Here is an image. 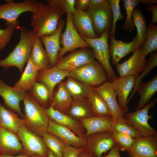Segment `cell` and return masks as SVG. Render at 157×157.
<instances>
[{
  "mask_svg": "<svg viewBox=\"0 0 157 157\" xmlns=\"http://www.w3.org/2000/svg\"><path fill=\"white\" fill-rule=\"evenodd\" d=\"M71 18L74 28L81 36L91 39L97 38L91 21L85 11L76 10L71 14Z\"/></svg>",
  "mask_w": 157,
  "mask_h": 157,
  "instance_id": "cell-25",
  "label": "cell"
},
{
  "mask_svg": "<svg viewBox=\"0 0 157 157\" xmlns=\"http://www.w3.org/2000/svg\"><path fill=\"white\" fill-rule=\"evenodd\" d=\"M110 4L112 13V24L111 33L115 35L116 25L117 21L119 20H124L125 17L121 13L120 8L119 0H108Z\"/></svg>",
  "mask_w": 157,
  "mask_h": 157,
  "instance_id": "cell-43",
  "label": "cell"
},
{
  "mask_svg": "<svg viewBox=\"0 0 157 157\" xmlns=\"http://www.w3.org/2000/svg\"><path fill=\"white\" fill-rule=\"evenodd\" d=\"M48 157H56L49 149H48Z\"/></svg>",
  "mask_w": 157,
  "mask_h": 157,
  "instance_id": "cell-53",
  "label": "cell"
},
{
  "mask_svg": "<svg viewBox=\"0 0 157 157\" xmlns=\"http://www.w3.org/2000/svg\"><path fill=\"white\" fill-rule=\"evenodd\" d=\"M85 11L91 21L97 37L106 30L111 31L112 13L111 6L107 0H104L97 5L89 6Z\"/></svg>",
  "mask_w": 157,
  "mask_h": 157,
  "instance_id": "cell-6",
  "label": "cell"
},
{
  "mask_svg": "<svg viewBox=\"0 0 157 157\" xmlns=\"http://www.w3.org/2000/svg\"><path fill=\"white\" fill-rule=\"evenodd\" d=\"M125 9L126 17L123 26V29L130 32L134 29L132 15L135 6L140 3L139 0H124L122 1Z\"/></svg>",
  "mask_w": 157,
  "mask_h": 157,
  "instance_id": "cell-39",
  "label": "cell"
},
{
  "mask_svg": "<svg viewBox=\"0 0 157 157\" xmlns=\"http://www.w3.org/2000/svg\"><path fill=\"white\" fill-rule=\"evenodd\" d=\"M1 157H30L27 156L23 154H18V155L14 156L7 155H1Z\"/></svg>",
  "mask_w": 157,
  "mask_h": 157,
  "instance_id": "cell-52",
  "label": "cell"
},
{
  "mask_svg": "<svg viewBox=\"0 0 157 157\" xmlns=\"http://www.w3.org/2000/svg\"><path fill=\"white\" fill-rule=\"evenodd\" d=\"M112 132L113 137L119 150L129 151L132 146L135 138L124 133L117 131Z\"/></svg>",
  "mask_w": 157,
  "mask_h": 157,
  "instance_id": "cell-42",
  "label": "cell"
},
{
  "mask_svg": "<svg viewBox=\"0 0 157 157\" xmlns=\"http://www.w3.org/2000/svg\"><path fill=\"white\" fill-rule=\"evenodd\" d=\"M65 22L64 20L60 19L56 30L53 33L40 37L44 45L51 67L55 66L58 60V54L61 48L60 36Z\"/></svg>",
  "mask_w": 157,
  "mask_h": 157,
  "instance_id": "cell-14",
  "label": "cell"
},
{
  "mask_svg": "<svg viewBox=\"0 0 157 157\" xmlns=\"http://www.w3.org/2000/svg\"><path fill=\"white\" fill-rule=\"evenodd\" d=\"M119 151L116 144L105 157H121Z\"/></svg>",
  "mask_w": 157,
  "mask_h": 157,
  "instance_id": "cell-48",
  "label": "cell"
},
{
  "mask_svg": "<svg viewBox=\"0 0 157 157\" xmlns=\"http://www.w3.org/2000/svg\"><path fill=\"white\" fill-rule=\"evenodd\" d=\"M29 58L39 71L45 70L51 68L47 54L43 48L40 37H38L35 40Z\"/></svg>",
  "mask_w": 157,
  "mask_h": 157,
  "instance_id": "cell-29",
  "label": "cell"
},
{
  "mask_svg": "<svg viewBox=\"0 0 157 157\" xmlns=\"http://www.w3.org/2000/svg\"><path fill=\"white\" fill-rule=\"evenodd\" d=\"M67 112L69 116L78 120L93 116L88 99L74 100Z\"/></svg>",
  "mask_w": 157,
  "mask_h": 157,
  "instance_id": "cell-35",
  "label": "cell"
},
{
  "mask_svg": "<svg viewBox=\"0 0 157 157\" xmlns=\"http://www.w3.org/2000/svg\"><path fill=\"white\" fill-rule=\"evenodd\" d=\"M5 1V3L0 4V19L5 20V24L15 26L19 25L17 18L21 14L35 12L39 2L37 0H25L17 3L12 0Z\"/></svg>",
  "mask_w": 157,
  "mask_h": 157,
  "instance_id": "cell-8",
  "label": "cell"
},
{
  "mask_svg": "<svg viewBox=\"0 0 157 157\" xmlns=\"http://www.w3.org/2000/svg\"><path fill=\"white\" fill-rule=\"evenodd\" d=\"M66 28L64 32L62 33L60 38V44L62 47L58 53V60L67 52L72 51L78 48L90 47L74 28L72 20L71 14L66 13Z\"/></svg>",
  "mask_w": 157,
  "mask_h": 157,
  "instance_id": "cell-9",
  "label": "cell"
},
{
  "mask_svg": "<svg viewBox=\"0 0 157 157\" xmlns=\"http://www.w3.org/2000/svg\"><path fill=\"white\" fill-rule=\"evenodd\" d=\"M140 2L143 3L146 5H152L153 4L156 3L157 1L156 0H139Z\"/></svg>",
  "mask_w": 157,
  "mask_h": 157,
  "instance_id": "cell-50",
  "label": "cell"
},
{
  "mask_svg": "<svg viewBox=\"0 0 157 157\" xmlns=\"http://www.w3.org/2000/svg\"><path fill=\"white\" fill-rule=\"evenodd\" d=\"M65 87L74 100L88 99L92 87L69 76L64 82Z\"/></svg>",
  "mask_w": 157,
  "mask_h": 157,
  "instance_id": "cell-28",
  "label": "cell"
},
{
  "mask_svg": "<svg viewBox=\"0 0 157 157\" xmlns=\"http://www.w3.org/2000/svg\"><path fill=\"white\" fill-rule=\"evenodd\" d=\"M69 76L91 86H99L107 82L108 79L102 65L94 60L71 71Z\"/></svg>",
  "mask_w": 157,
  "mask_h": 157,
  "instance_id": "cell-5",
  "label": "cell"
},
{
  "mask_svg": "<svg viewBox=\"0 0 157 157\" xmlns=\"http://www.w3.org/2000/svg\"><path fill=\"white\" fill-rule=\"evenodd\" d=\"M70 71L55 66L45 70L39 71L36 81L45 84L49 89L52 97L55 86L66 77L69 76Z\"/></svg>",
  "mask_w": 157,
  "mask_h": 157,
  "instance_id": "cell-23",
  "label": "cell"
},
{
  "mask_svg": "<svg viewBox=\"0 0 157 157\" xmlns=\"http://www.w3.org/2000/svg\"><path fill=\"white\" fill-rule=\"evenodd\" d=\"M93 89L103 98L110 111L113 124L119 116L125 117V113L119 107L117 100V94L113 88L111 82L107 81L101 85Z\"/></svg>",
  "mask_w": 157,
  "mask_h": 157,
  "instance_id": "cell-20",
  "label": "cell"
},
{
  "mask_svg": "<svg viewBox=\"0 0 157 157\" xmlns=\"http://www.w3.org/2000/svg\"><path fill=\"white\" fill-rule=\"evenodd\" d=\"M20 38L14 49L5 58L0 60V67L5 70L12 67L18 68L22 73L25 64L30 58L33 45L38 37L33 29L29 30L25 26H20Z\"/></svg>",
  "mask_w": 157,
  "mask_h": 157,
  "instance_id": "cell-1",
  "label": "cell"
},
{
  "mask_svg": "<svg viewBox=\"0 0 157 157\" xmlns=\"http://www.w3.org/2000/svg\"><path fill=\"white\" fill-rule=\"evenodd\" d=\"M127 153L128 157H157V137L151 135L135 138Z\"/></svg>",
  "mask_w": 157,
  "mask_h": 157,
  "instance_id": "cell-16",
  "label": "cell"
},
{
  "mask_svg": "<svg viewBox=\"0 0 157 157\" xmlns=\"http://www.w3.org/2000/svg\"><path fill=\"white\" fill-rule=\"evenodd\" d=\"M33 99L40 106L45 108L52 97L49 89L44 83L36 81L28 91Z\"/></svg>",
  "mask_w": 157,
  "mask_h": 157,
  "instance_id": "cell-33",
  "label": "cell"
},
{
  "mask_svg": "<svg viewBox=\"0 0 157 157\" xmlns=\"http://www.w3.org/2000/svg\"><path fill=\"white\" fill-rule=\"evenodd\" d=\"M75 0H45L47 4L56 8L63 15L66 13L72 14L76 11L75 7Z\"/></svg>",
  "mask_w": 157,
  "mask_h": 157,
  "instance_id": "cell-41",
  "label": "cell"
},
{
  "mask_svg": "<svg viewBox=\"0 0 157 157\" xmlns=\"http://www.w3.org/2000/svg\"><path fill=\"white\" fill-rule=\"evenodd\" d=\"M157 102L155 98L152 101L147 104L142 108L133 112L127 113L125 114L126 121L135 127L143 136H154L157 137L156 129L151 127L148 121L153 116L148 114L149 110L154 106Z\"/></svg>",
  "mask_w": 157,
  "mask_h": 157,
  "instance_id": "cell-10",
  "label": "cell"
},
{
  "mask_svg": "<svg viewBox=\"0 0 157 157\" xmlns=\"http://www.w3.org/2000/svg\"><path fill=\"white\" fill-rule=\"evenodd\" d=\"M17 135L22 146V154L30 157H48V148L42 137L25 126L19 128Z\"/></svg>",
  "mask_w": 157,
  "mask_h": 157,
  "instance_id": "cell-7",
  "label": "cell"
},
{
  "mask_svg": "<svg viewBox=\"0 0 157 157\" xmlns=\"http://www.w3.org/2000/svg\"><path fill=\"white\" fill-rule=\"evenodd\" d=\"M132 19L137 31L136 36L137 39V47L140 48L146 40L147 28L145 18L140 8L135 9L132 15Z\"/></svg>",
  "mask_w": 157,
  "mask_h": 157,
  "instance_id": "cell-34",
  "label": "cell"
},
{
  "mask_svg": "<svg viewBox=\"0 0 157 157\" xmlns=\"http://www.w3.org/2000/svg\"><path fill=\"white\" fill-rule=\"evenodd\" d=\"M90 48H81L71 51L57 61L55 66L62 69L71 71L94 60Z\"/></svg>",
  "mask_w": 157,
  "mask_h": 157,
  "instance_id": "cell-11",
  "label": "cell"
},
{
  "mask_svg": "<svg viewBox=\"0 0 157 157\" xmlns=\"http://www.w3.org/2000/svg\"><path fill=\"white\" fill-rule=\"evenodd\" d=\"M86 129V138L92 134L105 131H112V117L92 116L79 120Z\"/></svg>",
  "mask_w": 157,
  "mask_h": 157,
  "instance_id": "cell-24",
  "label": "cell"
},
{
  "mask_svg": "<svg viewBox=\"0 0 157 157\" xmlns=\"http://www.w3.org/2000/svg\"><path fill=\"white\" fill-rule=\"evenodd\" d=\"M61 139L65 145L78 148H85L86 139L78 136L69 129L49 120L47 131Z\"/></svg>",
  "mask_w": 157,
  "mask_h": 157,
  "instance_id": "cell-18",
  "label": "cell"
},
{
  "mask_svg": "<svg viewBox=\"0 0 157 157\" xmlns=\"http://www.w3.org/2000/svg\"><path fill=\"white\" fill-rule=\"evenodd\" d=\"M157 65V53H153L148 60L147 64L145 69L142 72L141 74L139 75L136 79L135 83L132 91L127 100V103L132 98L137 91L139 85L142 80L147 74L149 73L151 70Z\"/></svg>",
  "mask_w": 157,
  "mask_h": 157,
  "instance_id": "cell-40",
  "label": "cell"
},
{
  "mask_svg": "<svg viewBox=\"0 0 157 157\" xmlns=\"http://www.w3.org/2000/svg\"><path fill=\"white\" fill-rule=\"evenodd\" d=\"M26 92L20 89L11 87L6 84L0 79V96L3 98L7 108L18 114L23 118L24 114L19 105Z\"/></svg>",
  "mask_w": 157,
  "mask_h": 157,
  "instance_id": "cell-15",
  "label": "cell"
},
{
  "mask_svg": "<svg viewBox=\"0 0 157 157\" xmlns=\"http://www.w3.org/2000/svg\"><path fill=\"white\" fill-rule=\"evenodd\" d=\"M73 99L65 86L61 82L57 91L51 101L50 105L54 109L61 112H67L73 101Z\"/></svg>",
  "mask_w": 157,
  "mask_h": 157,
  "instance_id": "cell-27",
  "label": "cell"
},
{
  "mask_svg": "<svg viewBox=\"0 0 157 157\" xmlns=\"http://www.w3.org/2000/svg\"><path fill=\"white\" fill-rule=\"evenodd\" d=\"M85 149L84 148H76L65 145L63 151V157H78L79 154Z\"/></svg>",
  "mask_w": 157,
  "mask_h": 157,
  "instance_id": "cell-45",
  "label": "cell"
},
{
  "mask_svg": "<svg viewBox=\"0 0 157 157\" xmlns=\"http://www.w3.org/2000/svg\"><path fill=\"white\" fill-rule=\"evenodd\" d=\"M147 11L151 12L152 13V17L149 22L150 24H154L157 22V5H151L147 8Z\"/></svg>",
  "mask_w": 157,
  "mask_h": 157,
  "instance_id": "cell-47",
  "label": "cell"
},
{
  "mask_svg": "<svg viewBox=\"0 0 157 157\" xmlns=\"http://www.w3.org/2000/svg\"><path fill=\"white\" fill-rule=\"evenodd\" d=\"M1 155L0 154V157H1Z\"/></svg>",
  "mask_w": 157,
  "mask_h": 157,
  "instance_id": "cell-54",
  "label": "cell"
},
{
  "mask_svg": "<svg viewBox=\"0 0 157 157\" xmlns=\"http://www.w3.org/2000/svg\"><path fill=\"white\" fill-rule=\"evenodd\" d=\"M39 70L29 58L25 70L19 79L16 82L14 87L28 91L36 81Z\"/></svg>",
  "mask_w": 157,
  "mask_h": 157,
  "instance_id": "cell-30",
  "label": "cell"
},
{
  "mask_svg": "<svg viewBox=\"0 0 157 157\" xmlns=\"http://www.w3.org/2000/svg\"><path fill=\"white\" fill-rule=\"evenodd\" d=\"M24 120L10 109L1 104L0 100V127L17 134L19 128L25 126Z\"/></svg>",
  "mask_w": 157,
  "mask_h": 157,
  "instance_id": "cell-26",
  "label": "cell"
},
{
  "mask_svg": "<svg viewBox=\"0 0 157 157\" xmlns=\"http://www.w3.org/2000/svg\"><path fill=\"white\" fill-rule=\"evenodd\" d=\"M63 15L53 7L41 1L30 18L31 25L38 37L50 35L56 30Z\"/></svg>",
  "mask_w": 157,
  "mask_h": 157,
  "instance_id": "cell-2",
  "label": "cell"
},
{
  "mask_svg": "<svg viewBox=\"0 0 157 157\" xmlns=\"http://www.w3.org/2000/svg\"><path fill=\"white\" fill-rule=\"evenodd\" d=\"M88 100L93 116L112 117L110 111L106 104L92 88Z\"/></svg>",
  "mask_w": 157,
  "mask_h": 157,
  "instance_id": "cell-32",
  "label": "cell"
},
{
  "mask_svg": "<svg viewBox=\"0 0 157 157\" xmlns=\"http://www.w3.org/2000/svg\"><path fill=\"white\" fill-rule=\"evenodd\" d=\"M109 50L113 65H117L120 60L136 49L137 39L136 36L132 40L126 42L116 39L115 35L110 33L109 37Z\"/></svg>",
  "mask_w": 157,
  "mask_h": 157,
  "instance_id": "cell-19",
  "label": "cell"
},
{
  "mask_svg": "<svg viewBox=\"0 0 157 157\" xmlns=\"http://www.w3.org/2000/svg\"><path fill=\"white\" fill-rule=\"evenodd\" d=\"M104 1V0H90L89 6L97 5Z\"/></svg>",
  "mask_w": 157,
  "mask_h": 157,
  "instance_id": "cell-51",
  "label": "cell"
},
{
  "mask_svg": "<svg viewBox=\"0 0 157 157\" xmlns=\"http://www.w3.org/2000/svg\"><path fill=\"white\" fill-rule=\"evenodd\" d=\"M44 109L49 120L69 129L77 135L84 137L82 126L75 119L55 109L51 106Z\"/></svg>",
  "mask_w": 157,
  "mask_h": 157,
  "instance_id": "cell-22",
  "label": "cell"
},
{
  "mask_svg": "<svg viewBox=\"0 0 157 157\" xmlns=\"http://www.w3.org/2000/svg\"><path fill=\"white\" fill-rule=\"evenodd\" d=\"M111 33V30H106L99 37L93 39L81 36L91 48L94 58L104 67L110 82L117 77L110 63L108 39Z\"/></svg>",
  "mask_w": 157,
  "mask_h": 157,
  "instance_id": "cell-4",
  "label": "cell"
},
{
  "mask_svg": "<svg viewBox=\"0 0 157 157\" xmlns=\"http://www.w3.org/2000/svg\"><path fill=\"white\" fill-rule=\"evenodd\" d=\"M136 79L134 77L131 76L119 77H116L111 82L118 97V104L124 113L128 112L127 100L133 89Z\"/></svg>",
  "mask_w": 157,
  "mask_h": 157,
  "instance_id": "cell-17",
  "label": "cell"
},
{
  "mask_svg": "<svg viewBox=\"0 0 157 157\" xmlns=\"http://www.w3.org/2000/svg\"><path fill=\"white\" fill-rule=\"evenodd\" d=\"M22 150L17 134L0 127V154L14 156L22 154Z\"/></svg>",
  "mask_w": 157,
  "mask_h": 157,
  "instance_id": "cell-21",
  "label": "cell"
},
{
  "mask_svg": "<svg viewBox=\"0 0 157 157\" xmlns=\"http://www.w3.org/2000/svg\"><path fill=\"white\" fill-rule=\"evenodd\" d=\"M146 57L140 48L136 49L127 60L116 65L119 77L131 76L136 78L147 64L148 60L146 59Z\"/></svg>",
  "mask_w": 157,
  "mask_h": 157,
  "instance_id": "cell-13",
  "label": "cell"
},
{
  "mask_svg": "<svg viewBox=\"0 0 157 157\" xmlns=\"http://www.w3.org/2000/svg\"><path fill=\"white\" fill-rule=\"evenodd\" d=\"M42 137L48 148L56 157H63V151L65 144L61 139L47 132L43 133Z\"/></svg>",
  "mask_w": 157,
  "mask_h": 157,
  "instance_id": "cell-37",
  "label": "cell"
},
{
  "mask_svg": "<svg viewBox=\"0 0 157 157\" xmlns=\"http://www.w3.org/2000/svg\"><path fill=\"white\" fill-rule=\"evenodd\" d=\"M90 0H75V7L77 10L85 11L89 6Z\"/></svg>",
  "mask_w": 157,
  "mask_h": 157,
  "instance_id": "cell-46",
  "label": "cell"
},
{
  "mask_svg": "<svg viewBox=\"0 0 157 157\" xmlns=\"http://www.w3.org/2000/svg\"><path fill=\"white\" fill-rule=\"evenodd\" d=\"M112 131H117L128 135L134 138L143 137L135 127L129 123L125 117L119 116L115 122L113 124Z\"/></svg>",
  "mask_w": 157,
  "mask_h": 157,
  "instance_id": "cell-36",
  "label": "cell"
},
{
  "mask_svg": "<svg viewBox=\"0 0 157 157\" xmlns=\"http://www.w3.org/2000/svg\"><path fill=\"white\" fill-rule=\"evenodd\" d=\"M78 157H97L95 155L91 152L85 149L81 152Z\"/></svg>",
  "mask_w": 157,
  "mask_h": 157,
  "instance_id": "cell-49",
  "label": "cell"
},
{
  "mask_svg": "<svg viewBox=\"0 0 157 157\" xmlns=\"http://www.w3.org/2000/svg\"><path fill=\"white\" fill-rule=\"evenodd\" d=\"M142 51L146 56L150 53L157 49V26L154 24L148 25L147 28L146 40L140 47Z\"/></svg>",
  "mask_w": 157,
  "mask_h": 157,
  "instance_id": "cell-38",
  "label": "cell"
},
{
  "mask_svg": "<svg viewBox=\"0 0 157 157\" xmlns=\"http://www.w3.org/2000/svg\"><path fill=\"white\" fill-rule=\"evenodd\" d=\"M23 101L24 105L23 119L25 122V126L42 137L43 133L47 131L49 121L44 108L37 103L28 92Z\"/></svg>",
  "mask_w": 157,
  "mask_h": 157,
  "instance_id": "cell-3",
  "label": "cell"
},
{
  "mask_svg": "<svg viewBox=\"0 0 157 157\" xmlns=\"http://www.w3.org/2000/svg\"><path fill=\"white\" fill-rule=\"evenodd\" d=\"M4 29H0V50L4 49L9 43L15 28L10 25Z\"/></svg>",
  "mask_w": 157,
  "mask_h": 157,
  "instance_id": "cell-44",
  "label": "cell"
},
{
  "mask_svg": "<svg viewBox=\"0 0 157 157\" xmlns=\"http://www.w3.org/2000/svg\"><path fill=\"white\" fill-rule=\"evenodd\" d=\"M112 131H105L92 134L85 138L86 144L84 149L93 152L97 157L110 151L116 145L112 136Z\"/></svg>",
  "mask_w": 157,
  "mask_h": 157,
  "instance_id": "cell-12",
  "label": "cell"
},
{
  "mask_svg": "<svg viewBox=\"0 0 157 157\" xmlns=\"http://www.w3.org/2000/svg\"><path fill=\"white\" fill-rule=\"evenodd\" d=\"M137 91L140 99L137 106L136 110L142 108L145 106L157 91V76H155L146 83L141 82Z\"/></svg>",
  "mask_w": 157,
  "mask_h": 157,
  "instance_id": "cell-31",
  "label": "cell"
}]
</instances>
